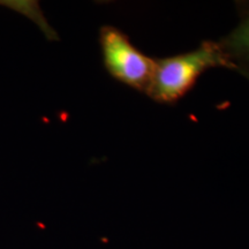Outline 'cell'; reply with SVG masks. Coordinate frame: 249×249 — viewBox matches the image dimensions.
Returning a JSON list of instances; mask_svg holds the SVG:
<instances>
[{"mask_svg":"<svg viewBox=\"0 0 249 249\" xmlns=\"http://www.w3.org/2000/svg\"><path fill=\"white\" fill-rule=\"evenodd\" d=\"M213 67L234 70L218 42L205 40L191 52L155 60L145 93L161 104H174L196 85L205 71Z\"/></svg>","mask_w":249,"mask_h":249,"instance_id":"6da1fadb","label":"cell"},{"mask_svg":"<svg viewBox=\"0 0 249 249\" xmlns=\"http://www.w3.org/2000/svg\"><path fill=\"white\" fill-rule=\"evenodd\" d=\"M218 44L235 71L249 70V9L242 15L240 23Z\"/></svg>","mask_w":249,"mask_h":249,"instance_id":"3957f363","label":"cell"},{"mask_svg":"<svg viewBox=\"0 0 249 249\" xmlns=\"http://www.w3.org/2000/svg\"><path fill=\"white\" fill-rule=\"evenodd\" d=\"M238 71H240V73L246 77V79L249 80V70H239Z\"/></svg>","mask_w":249,"mask_h":249,"instance_id":"5b68a950","label":"cell"},{"mask_svg":"<svg viewBox=\"0 0 249 249\" xmlns=\"http://www.w3.org/2000/svg\"><path fill=\"white\" fill-rule=\"evenodd\" d=\"M15 4L18 6H13L11 4H9L8 6L17 8L18 11L21 12V13H23L24 15H27V17H29L31 20L34 21V22H36V24H38L43 33L45 34L46 38L58 39L57 34H55V31L49 26L48 21H46L45 18L43 17L42 12H40L39 6L37 2H27L26 1V2H15Z\"/></svg>","mask_w":249,"mask_h":249,"instance_id":"277c9868","label":"cell"},{"mask_svg":"<svg viewBox=\"0 0 249 249\" xmlns=\"http://www.w3.org/2000/svg\"><path fill=\"white\" fill-rule=\"evenodd\" d=\"M99 44L108 74L130 88L145 91L155 68V59L142 53L128 36L116 27L101 28Z\"/></svg>","mask_w":249,"mask_h":249,"instance_id":"7a4b0ae2","label":"cell"}]
</instances>
